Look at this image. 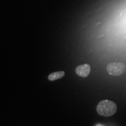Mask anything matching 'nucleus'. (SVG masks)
Here are the masks:
<instances>
[{
    "instance_id": "nucleus-1",
    "label": "nucleus",
    "mask_w": 126,
    "mask_h": 126,
    "mask_svg": "<svg viewBox=\"0 0 126 126\" xmlns=\"http://www.w3.org/2000/svg\"><path fill=\"white\" fill-rule=\"evenodd\" d=\"M99 115L105 117H109L114 114L117 111V105L114 102L109 100H103L99 102L96 108Z\"/></svg>"
},
{
    "instance_id": "nucleus-2",
    "label": "nucleus",
    "mask_w": 126,
    "mask_h": 126,
    "mask_svg": "<svg viewBox=\"0 0 126 126\" xmlns=\"http://www.w3.org/2000/svg\"><path fill=\"white\" fill-rule=\"evenodd\" d=\"M106 70L110 75L118 76L124 73L126 70V65L123 63H111L107 65Z\"/></svg>"
},
{
    "instance_id": "nucleus-3",
    "label": "nucleus",
    "mask_w": 126,
    "mask_h": 126,
    "mask_svg": "<svg viewBox=\"0 0 126 126\" xmlns=\"http://www.w3.org/2000/svg\"><path fill=\"white\" fill-rule=\"evenodd\" d=\"M75 72L78 76L81 77H86L90 74L91 67L89 64H87L79 65L75 69Z\"/></svg>"
},
{
    "instance_id": "nucleus-4",
    "label": "nucleus",
    "mask_w": 126,
    "mask_h": 126,
    "mask_svg": "<svg viewBox=\"0 0 126 126\" xmlns=\"http://www.w3.org/2000/svg\"><path fill=\"white\" fill-rule=\"evenodd\" d=\"M65 75V72L64 71H57L51 73L48 76V79L50 81H53L55 80L61 78H63Z\"/></svg>"
},
{
    "instance_id": "nucleus-5",
    "label": "nucleus",
    "mask_w": 126,
    "mask_h": 126,
    "mask_svg": "<svg viewBox=\"0 0 126 126\" xmlns=\"http://www.w3.org/2000/svg\"><path fill=\"white\" fill-rule=\"evenodd\" d=\"M96 126H103L102 125H100V124H97Z\"/></svg>"
}]
</instances>
